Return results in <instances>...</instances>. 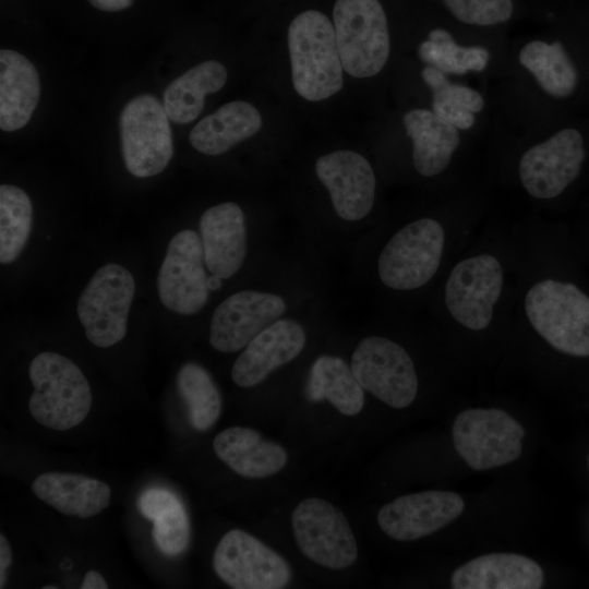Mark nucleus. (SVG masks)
<instances>
[{"label": "nucleus", "instance_id": "6ab92c4d", "mask_svg": "<svg viewBox=\"0 0 589 589\" xmlns=\"http://www.w3.org/2000/svg\"><path fill=\"white\" fill-rule=\"evenodd\" d=\"M509 47H491L481 41H461L450 31L432 28L417 47L424 65L453 79L468 75L502 74L507 65Z\"/></svg>", "mask_w": 589, "mask_h": 589}, {"label": "nucleus", "instance_id": "ddd939ff", "mask_svg": "<svg viewBox=\"0 0 589 589\" xmlns=\"http://www.w3.org/2000/svg\"><path fill=\"white\" fill-rule=\"evenodd\" d=\"M293 536L300 551L312 562L344 569L358 556V546L348 520L340 509L318 497H308L291 515Z\"/></svg>", "mask_w": 589, "mask_h": 589}, {"label": "nucleus", "instance_id": "473e14b6", "mask_svg": "<svg viewBox=\"0 0 589 589\" xmlns=\"http://www.w3.org/2000/svg\"><path fill=\"white\" fill-rule=\"evenodd\" d=\"M152 536L157 549L167 556H177L190 542V521L180 500L160 512L153 520Z\"/></svg>", "mask_w": 589, "mask_h": 589}, {"label": "nucleus", "instance_id": "393cba45", "mask_svg": "<svg viewBox=\"0 0 589 589\" xmlns=\"http://www.w3.org/2000/svg\"><path fill=\"white\" fill-rule=\"evenodd\" d=\"M40 96L39 75L23 55L0 51V128L5 132L22 129L31 119Z\"/></svg>", "mask_w": 589, "mask_h": 589}, {"label": "nucleus", "instance_id": "f03ea898", "mask_svg": "<svg viewBox=\"0 0 589 589\" xmlns=\"http://www.w3.org/2000/svg\"><path fill=\"white\" fill-rule=\"evenodd\" d=\"M524 310L534 332L553 349L589 357V291L568 278H544L526 292Z\"/></svg>", "mask_w": 589, "mask_h": 589}, {"label": "nucleus", "instance_id": "423d86ee", "mask_svg": "<svg viewBox=\"0 0 589 589\" xmlns=\"http://www.w3.org/2000/svg\"><path fill=\"white\" fill-rule=\"evenodd\" d=\"M334 31L344 70L366 79L378 74L390 55L387 17L378 0H337Z\"/></svg>", "mask_w": 589, "mask_h": 589}, {"label": "nucleus", "instance_id": "f257e3e1", "mask_svg": "<svg viewBox=\"0 0 589 589\" xmlns=\"http://www.w3.org/2000/svg\"><path fill=\"white\" fill-rule=\"evenodd\" d=\"M501 76L502 113L522 133L539 129L542 101L566 100L579 83L578 70L567 48L560 40L543 38L509 47L507 65Z\"/></svg>", "mask_w": 589, "mask_h": 589}, {"label": "nucleus", "instance_id": "7c9ffc66", "mask_svg": "<svg viewBox=\"0 0 589 589\" xmlns=\"http://www.w3.org/2000/svg\"><path fill=\"white\" fill-rule=\"evenodd\" d=\"M177 387L193 429L201 432L209 430L217 422L223 407L220 392L209 372L199 363L188 362L178 372Z\"/></svg>", "mask_w": 589, "mask_h": 589}, {"label": "nucleus", "instance_id": "4be33fe9", "mask_svg": "<svg viewBox=\"0 0 589 589\" xmlns=\"http://www.w3.org/2000/svg\"><path fill=\"white\" fill-rule=\"evenodd\" d=\"M204 262L212 275L230 278L247 254V232L241 207L232 202L206 209L200 219Z\"/></svg>", "mask_w": 589, "mask_h": 589}, {"label": "nucleus", "instance_id": "9b49d317", "mask_svg": "<svg viewBox=\"0 0 589 589\" xmlns=\"http://www.w3.org/2000/svg\"><path fill=\"white\" fill-rule=\"evenodd\" d=\"M504 287V269L490 253L458 262L445 284L444 301L450 316L470 330L488 327Z\"/></svg>", "mask_w": 589, "mask_h": 589}, {"label": "nucleus", "instance_id": "a878e982", "mask_svg": "<svg viewBox=\"0 0 589 589\" xmlns=\"http://www.w3.org/2000/svg\"><path fill=\"white\" fill-rule=\"evenodd\" d=\"M32 491L61 514L79 518L99 514L109 505L111 496L105 482L67 472L39 474L32 483Z\"/></svg>", "mask_w": 589, "mask_h": 589}, {"label": "nucleus", "instance_id": "39448f33", "mask_svg": "<svg viewBox=\"0 0 589 589\" xmlns=\"http://www.w3.org/2000/svg\"><path fill=\"white\" fill-rule=\"evenodd\" d=\"M34 387L29 412L41 425L57 431L79 425L92 407V390L81 369L51 351L37 354L29 364Z\"/></svg>", "mask_w": 589, "mask_h": 589}, {"label": "nucleus", "instance_id": "4c0bfd02", "mask_svg": "<svg viewBox=\"0 0 589 589\" xmlns=\"http://www.w3.org/2000/svg\"><path fill=\"white\" fill-rule=\"evenodd\" d=\"M108 584L96 570H88L81 585V589H107Z\"/></svg>", "mask_w": 589, "mask_h": 589}, {"label": "nucleus", "instance_id": "9d476101", "mask_svg": "<svg viewBox=\"0 0 589 589\" xmlns=\"http://www.w3.org/2000/svg\"><path fill=\"white\" fill-rule=\"evenodd\" d=\"M134 290V278L123 266L111 263L96 271L76 306L85 335L93 345L106 348L124 338Z\"/></svg>", "mask_w": 589, "mask_h": 589}, {"label": "nucleus", "instance_id": "58836bf2", "mask_svg": "<svg viewBox=\"0 0 589 589\" xmlns=\"http://www.w3.org/2000/svg\"><path fill=\"white\" fill-rule=\"evenodd\" d=\"M221 280L223 278L212 275L211 277H207V287L208 290L215 291L218 290L221 287Z\"/></svg>", "mask_w": 589, "mask_h": 589}, {"label": "nucleus", "instance_id": "c85d7f7f", "mask_svg": "<svg viewBox=\"0 0 589 589\" xmlns=\"http://www.w3.org/2000/svg\"><path fill=\"white\" fill-rule=\"evenodd\" d=\"M227 81L224 64L204 61L173 80L165 89L163 105L169 119L189 123L202 112L205 97L218 92Z\"/></svg>", "mask_w": 589, "mask_h": 589}, {"label": "nucleus", "instance_id": "bb28decb", "mask_svg": "<svg viewBox=\"0 0 589 589\" xmlns=\"http://www.w3.org/2000/svg\"><path fill=\"white\" fill-rule=\"evenodd\" d=\"M420 75L435 115L467 135L479 130L480 118L488 113V98L481 91L432 67L423 65Z\"/></svg>", "mask_w": 589, "mask_h": 589}, {"label": "nucleus", "instance_id": "e433bc0d", "mask_svg": "<svg viewBox=\"0 0 589 589\" xmlns=\"http://www.w3.org/2000/svg\"><path fill=\"white\" fill-rule=\"evenodd\" d=\"M96 9L106 12H117L132 5L133 0H88Z\"/></svg>", "mask_w": 589, "mask_h": 589}, {"label": "nucleus", "instance_id": "20e7f679", "mask_svg": "<svg viewBox=\"0 0 589 589\" xmlns=\"http://www.w3.org/2000/svg\"><path fill=\"white\" fill-rule=\"evenodd\" d=\"M292 83L306 100L318 101L338 93L344 84L334 25L315 10L298 14L288 28Z\"/></svg>", "mask_w": 589, "mask_h": 589}, {"label": "nucleus", "instance_id": "412c9836", "mask_svg": "<svg viewBox=\"0 0 589 589\" xmlns=\"http://www.w3.org/2000/svg\"><path fill=\"white\" fill-rule=\"evenodd\" d=\"M402 124L411 140L413 167L426 178L446 171L468 136L430 108L408 110L402 117Z\"/></svg>", "mask_w": 589, "mask_h": 589}, {"label": "nucleus", "instance_id": "2eb2a0df", "mask_svg": "<svg viewBox=\"0 0 589 589\" xmlns=\"http://www.w3.org/2000/svg\"><path fill=\"white\" fill-rule=\"evenodd\" d=\"M203 262L202 241L195 231L185 229L173 236L157 276L158 296L167 309L182 315L202 310L209 291Z\"/></svg>", "mask_w": 589, "mask_h": 589}, {"label": "nucleus", "instance_id": "aec40b11", "mask_svg": "<svg viewBox=\"0 0 589 589\" xmlns=\"http://www.w3.org/2000/svg\"><path fill=\"white\" fill-rule=\"evenodd\" d=\"M304 345L305 332L298 322L275 321L245 346L232 366V381L244 388L255 386L298 357Z\"/></svg>", "mask_w": 589, "mask_h": 589}, {"label": "nucleus", "instance_id": "f3484780", "mask_svg": "<svg viewBox=\"0 0 589 589\" xmlns=\"http://www.w3.org/2000/svg\"><path fill=\"white\" fill-rule=\"evenodd\" d=\"M462 497L450 491L430 490L408 494L385 504L377 513L380 528L397 541L429 536L459 517Z\"/></svg>", "mask_w": 589, "mask_h": 589}, {"label": "nucleus", "instance_id": "4468645a", "mask_svg": "<svg viewBox=\"0 0 589 589\" xmlns=\"http://www.w3.org/2000/svg\"><path fill=\"white\" fill-rule=\"evenodd\" d=\"M213 568L233 589H281L291 579V568L281 555L240 529L220 539Z\"/></svg>", "mask_w": 589, "mask_h": 589}, {"label": "nucleus", "instance_id": "0eeeda50", "mask_svg": "<svg viewBox=\"0 0 589 589\" xmlns=\"http://www.w3.org/2000/svg\"><path fill=\"white\" fill-rule=\"evenodd\" d=\"M445 245L442 224L431 217L409 223L397 231L380 254L381 281L395 290L424 286L440 267Z\"/></svg>", "mask_w": 589, "mask_h": 589}, {"label": "nucleus", "instance_id": "b1692460", "mask_svg": "<svg viewBox=\"0 0 589 589\" xmlns=\"http://www.w3.org/2000/svg\"><path fill=\"white\" fill-rule=\"evenodd\" d=\"M213 448L232 471L250 479L279 472L288 459L285 448L244 426H231L219 432L213 441Z\"/></svg>", "mask_w": 589, "mask_h": 589}, {"label": "nucleus", "instance_id": "2f4dec72", "mask_svg": "<svg viewBox=\"0 0 589 589\" xmlns=\"http://www.w3.org/2000/svg\"><path fill=\"white\" fill-rule=\"evenodd\" d=\"M33 223L32 203L15 185L0 187V262H14L23 251Z\"/></svg>", "mask_w": 589, "mask_h": 589}, {"label": "nucleus", "instance_id": "ea45409f", "mask_svg": "<svg viewBox=\"0 0 589 589\" xmlns=\"http://www.w3.org/2000/svg\"><path fill=\"white\" fill-rule=\"evenodd\" d=\"M43 589H58L59 587L56 585H46L41 587Z\"/></svg>", "mask_w": 589, "mask_h": 589}, {"label": "nucleus", "instance_id": "72a5a7b5", "mask_svg": "<svg viewBox=\"0 0 589 589\" xmlns=\"http://www.w3.org/2000/svg\"><path fill=\"white\" fill-rule=\"evenodd\" d=\"M458 22L477 27H492L508 22L514 13L513 0H443Z\"/></svg>", "mask_w": 589, "mask_h": 589}, {"label": "nucleus", "instance_id": "a211bd4d", "mask_svg": "<svg viewBox=\"0 0 589 589\" xmlns=\"http://www.w3.org/2000/svg\"><path fill=\"white\" fill-rule=\"evenodd\" d=\"M315 171L342 219L360 220L371 212L376 180L372 166L362 155L352 151L332 152L316 160Z\"/></svg>", "mask_w": 589, "mask_h": 589}, {"label": "nucleus", "instance_id": "5701e85b", "mask_svg": "<svg viewBox=\"0 0 589 589\" xmlns=\"http://www.w3.org/2000/svg\"><path fill=\"white\" fill-rule=\"evenodd\" d=\"M544 581L541 566L516 553H491L478 556L456 568L454 589H539Z\"/></svg>", "mask_w": 589, "mask_h": 589}, {"label": "nucleus", "instance_id": "a19ab883", "mask_svg": "<svg viewBox=\"0 0 589 589\" xmlns=\"http://www.w3.org/2000/svg\"><path fill=\"white\" fill-rule=\"evenodd\" d=\"M587 466H588V469H589V455L587 457Z\"/></svg>", "mask_w": 589, "mask_h": 589}, {"label": "nucleus", "instance_id": "c9c22d12", "mask_svg": "<svg viewBox=\"0 0 589 589\" xmlns=\"http://www.w3.org/2000/svg\"><path fill=\"white\" fill-rule=\"evenodd\" d=\"M12 562V552L4 534H0V588L5 586L7 569Z\"/></svg>", "mask_w": 589, "mask_h": 589}, {"label": "nucleus", "instance_id": "c756f323", "mask_svg": "<svg viewBox=\"0 0 589 589\" xmlns=\"http://www.w3.org/2000/svg\"><path fill=\"white\" fill-rule=\"evenodd\" d=\"M306 396L311 401H329L345 416L358 414L364 405L363 387L351 366L334 356H321L314 361Z\"/></svg>", "mask_w": 589, "mask_h": 589}, {"label": "nucleus", "instance_id": "dca6fc26", "mask_svg": "<svg viewBox=\"0 0 589 589\" xmlns=\"http://www.w3.org/2000/svg\"><path fill=\"white\" fill-rule=\"evenodd\" d=\"M285 311L286 302L278 294L256 290L236 292L214 311L209 344L220 352H236Z\"/></svg>", "mask_w": 589, "mask_h": 589}, {"label": "nucleus", "instance_id": "7ed1b4c3", "mask_svg": "<svg viewBox=\"0 0 589 589\" xmlns=\"http://www.w3.org/2000/svg\"><path fill=\"white\" fill-rule=\"evenodd\" d=\"M528 143L517 158V177L532 199L551 201L562 196L579 178L587 158L582 133L564 127L548 134L525 132Z\"/></svg>", "mask_w": 589, "mask_h": 589}, {"label": "nucleus", "instance_id": "1a4fd4ad", "mask_svg": "<svg viewBox=\"0 0 589 589\" xmlns=\"http://www.w3.org/2000/svg\"><path fill=\"white\" fill-rule=\"evenodd\" d=\"M124 165L137 178L160 173L172 154L169 117L164 105L149 94L131 99L119 118Z\"/></svg>", "mask_w": 589, "mask_h": 589}, {"label": "nucleus", "instance_id": "cd10ccee", "mask_svg": "<svg viewBox=\"0 0 589 589\" xmlns=\"http://www.w3.org/2000/svg\"><path fill=\"white\" fill-rule=\"evenodd\" d=\"M262 127L259 110L243 100L225 104L191 130V145L205 155H220L253 136Z\"/></svg>", "mask_w": 589, "mask_h": 589}, {"label": "nucleus", "instance_id": "f704fd0d", "mask_svg": "<svg viewBox=\"0 0 589 589\" xmlns=\"http://www.w3.org/2000/svg\"><path fill=\"white\" fill-rule=\"evenodd\" d=\"M178 500L169 490L152 488L141 494L137 501V507L145 518L153 520L160 512Z\"/></svg>", "mask_w": 589, "mask_h": 589}, {"label": "nucleus", "instance_id": "6e6552de", "mask_svg": "<svg viewBox=\"0 0 589 589\" xmlns=\"http://www.w3.org/2000/svg\"><path fill=\"white\" fill-rule=\"evenodd\" d=\"M452 434L458 455L471 469L482 471L519 458L525 430L505 410L474 408L458 413Z\"/></svg>", "mask_w": 589, "mask_h": 589}, {"label": "nucleus", "instance_id": "f8f14e48", "mask_svg": "<svg viewBox=\"0 0 589 589\" xmlns=\"http://www.w3.org/2000/svg\"><path fill=\"white\" fill-rule=\"evenodd\" d=\"M350 366L363 389L386 405L401 409L416 399L414 364L397 342L380 336L363 338L352 353Z\"/></svg>", "mask_w": 589, "mask_h": 589}]
</instances>
